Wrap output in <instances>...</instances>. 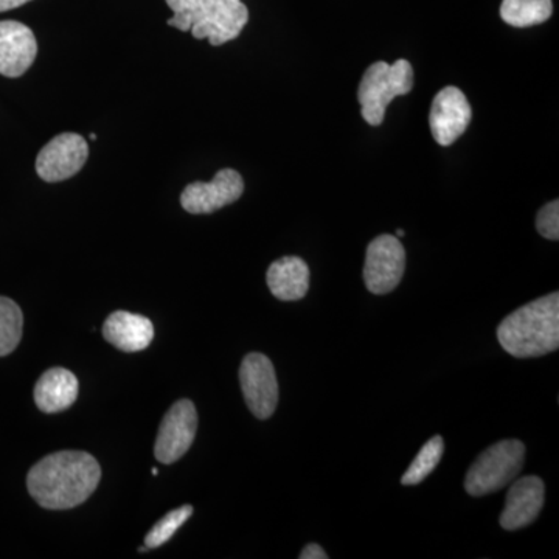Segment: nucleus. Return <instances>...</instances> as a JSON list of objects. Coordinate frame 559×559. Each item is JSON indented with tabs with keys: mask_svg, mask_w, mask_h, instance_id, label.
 Instances as JSON below:
<instances>
[{
	"mask_svg": "<svg viewBox=\"0 0 559 559\" xmlns=\"http://www.w3.org/2000/svg\"><path fill=\"white\" fill-rule=\"evenodd\" d=\"M536 230L547 240L558 241L559 238V201L544 205L536 216Z\"/></svg>",
	"mask_w": 559,
	"mask_h": 559,
	"instance_id": "21",
	"label": "nucleus"
},
{
	"mask_svg": "<svg viewBox=\"0 0 559 559\" xmlns=\"http://www.w3.org/2000/svg\"><path fill=\"white\" fill-rule=\"evenodd\" d=\"M266 282L275 299L297 301L310 289V267L299 257H283L271 264Z\"/></svg>",
	"mask_w": 559,
	"mask_h": 559,
	"instance_id": "16",
	"label": "nucleus"
},
{
	"mask_svg": "<svg viewBox=\"0 0 559 559\" xmlns=\"http://www.w3.org/2000/svg\"><path fill=\"white\" fill-rule=\"evenodd\" d=\"M24 316L16 301L0 297V358L9 356L22 340Z\"/></svg>",
	"mask_w": 559,
	"mask_h": 559,
	"instance_id": "18",
	"label": "nucleus"
},
{
	"mask_svg": "<svg viewBox=\"0 0 559 559\" xmlns=\"http://www.w3.org/2000/svg\"><path fill=\"white\" fill-rule=\"evenodd\" d=\"M300 559H326L329 555L326 551L319 546V544H308L304 550H301Z\"/></svg>",
	"mask_w": 559,
	"mask_h": 559,
	"instance_id": "22",
	"label": "nucleus"
},
{
	"mask_svg": "<svg viewBox=\"0 0 559 559\" xmlns=\"http://www.w3.org/2000/svg\"><path fill=\"white\" fill-rule=\"evenodd\" d=\"M525 447L520 440H502L481 452L465 477L469 496L491 495L516 479L524 468Z\"/></svg>",
	"mask_w": 559,
	"mask_h": 559,
	"instance_id": "5",
	"label": "nucleus"
},
{
	"mask_svg": "<svg viewBox=\"0 0 559 559\" xmlns=\"http://www.w3.org/2000/svg\"><path fill=\"white\" fill-rule=\"evenodd\" d=\"M90 157L86 140L75 132H64L51 139L36 159V173L46 182L70 179L84 167Z\"/></svg>",
	"mask_w": 559,
	"mask_h": 559,
	"instance_id": "9",
	"label": "nucleus"
},
{
	"mask_svg": "<svg viewBox=\"0 0 559 559\" xmlns=\"http://www.w3.org/2000/svg\"><path fill=\"white\" fill-rule=\"evenodd\" d=\"M175 13L167 21L170 27L191 32L193 38L209 39L218 47L238 38L249 21L242 0H167Z\"/></svg>",
	"mask_w": 559,
	"mask_h": 559,
	"instance_id": "3",
	"label": "nucleus"
},
{
	"mask_svg": "<svg viewBox=\"0 0 559 559\" xmlns=\"http://www.w3.org/2000/svg\"><path fill=\"white\" fill-rule=\"evenodd\" d=\"M151 473L154 474V476H157V474H159V471H157L156 468H154L153 471H151Z\"/></svg>",
	"mask_w": 559,
	"mask_h": 559,
	"instance_id": "25",
	"label": "nucleus"
},
{
	"mask_svg": "<svg viewBox=\"0 0 559 559\" xmlns=\"http://www.w3.org/2000/svg\"><path fill=\"white\" fill-rule=\"evenodd\" d=\"M414 87V69L407 60L393 64L374 62L364 73L359 84L358 100L362 119L371 127H380L384 121L385 109L393 98L407 95Z\"/></svg>",
	"mask_w": 559,
	"mask_h": 559,
	"instance_id": "4",
	"label": "nucleus"
},
{
	"mask_svg": "<svg viewBox=\"0 0 559 559\" xmlns=\"http://www.w3.org/2000/svg\"><path fill=\"white\" fill-rule=\"evenodd\" d=\"M80 382L70 370L53 367L35 385V403L44 414H60L79 400Z\"/></svg>",
	"mask_w": 559,
	"mask_h": 559,
	"instance_id": "15",
	"label": "nucleus"
},
{
	"mask_svg": "<svg viewBox=\"0 0 559 559\" xmlns=\"http://www.w3.org/2000/svg\"><path fill=\"white\" fill-rule=\"evenodd\" d=\"M103 337L121 352H142L148 348L154 340L153 322L145 316L116 311L106 319Z\"/></svg>",
	"mask_w": 559,
	"mask_h": 559,
	"instance_id": "14",
	"label": "nucleus"
},
{
	"mask_svg": "<svg viewBox=\"0 0 559 559\" xmlns=\"http://www.w3.org/2000/svg\"><path fill=\"white\" fill-rule=\"evenodd\" d=\"M406 270V250L396 237L381 235L370 242L364 264V282L377 296L392 293Z\"/></svg>",
	"mask_w": 559,
	"mask_h": 559,
	"instance_id": "6",
	"label": "nucleus"
},
{
	"mask_svg": "<svg viewBox=\"0 0 559 559\" xmlns=\"http://www.w3.org/2000/svg\"><path fill=\"white\" fill-rule=\"evenodd\" d=\"M546 487L536 476L521 477L513 480L509 495H507L506 509L500 514L502 528L514 532L527 527L539 516L544 507Z\"/></svg>",
	"mask_w": 559,
	"mask_h": 559,
	"instance_id": "13",
	"label": "nucleus"
},
{
	"mask_svg": "<svg viewBox=\"0 0 559 559\" xmlns=\"http://www.w3.org/2000/svg\"><path fill=\"white\" fill-rule=\"evenodd\" d=\"M191 514H193V507L191 506H182L165 514V516L150 530L145 538V546L148 547V549H157V547L164 546V544L168 543V540L173 538V535L190 520Z\"/></svg>",
	"mask_w": 559,
	"mask_h": 559,
	"instance_id": "20",
	"label": "nucleus"
},
{
	"mask_svg": "<svg viewBox=\"0 0 559 559\" xmlns=\"http://www.w3.org/2000/svg\"><path fill=\"white\" fill-rule=\"evenodd\" d=\"M27 2H31V0H0V13L17 9V7L24 5Z\"/></svg>",
	"mask_w": 559,
	"mask_h": 559,
	"instance_id": "23",
	"label": "nucleus"
},
{
	"mask_svg": "<svg viewBox=\"0 0 559 559\" xmlns=\"http://www.w3.org/2000/svg\"><path fill=\"white\" fill-rule=\"evenodd\" d=\"M38 55L35 33L17 21H0V75L17 79Z\"/></svg>",
	"mask_w": 559,
	"mask_h": 559,
	"instance_id": "12",
	"label": "nucleus"
},
{
	"mask_svg": "<svg viewBox=\"0 0 559 559\" xmlns=\"http://www.w3.org/2000/svg\"><path fill=\"white\" fill-rule=\"evenodd\" d=\"M404 235H406V231H404L403 229L396 230V238L404 237Z\"/></svg>",
	"mask_w": 559,
	"mask_h": 559,
	"instance_id": "24",
	"label": "nucleus"
},
{
	"mask_svg": "<svg viewBox=\"0 0 559 559\" xmlns=\"http://www.w3.org/2000/svg\"><path fill=\"white\" fill-rule=\"evenodd\" d=\"M245 180L240 173L224 168L212 182H193L180 194V204L191 215H209L234 204L242 197Z\"/></svg>",
	"mask_w": 559,
	"mask_h": 559,
	"instance_id": "10",
	"label": "nucleus"
},
{
	"mask_svg": "<svg viewBox=\"0 0 559 559\" xmlns=\"http://www.w3.org/2000/svg\"><path fill=\"white\" fill-rule=\"evenodd\" d=\"M500 347L518 359L539 358L559 347V294H547L511 312L498 329Z\"/></svg>",
	"mask_w": 559,
	"mask_h": 559,
	"instance_id": "2",
	"label": "nucleus"
},
{
	"mask_svg": "<svg viewBox=\"0 0 559 559\" xmlns=\"http://www.w3.org/2000/svg\"><path fill=\"white\" fill-rule=\"evenodd\" d=\"M198 429V412L190 400H180L173 404L162 419L157 433L154 455L164 465H171L187 454L193 444Z\"/></svg>",
	"mask_w": 559,
	"mask_h": 559,
	"instance_id": "8",
	"label": "nucleus"
},
{
	"mask_svg": "<svg viewBox=\"0 0 559 559\" xmlns=\"http://www.w3.org/2000/svg\"><path fill=\"white\" fill-rule=\"evenodd\" d=\"M473 109L459 87L448 86L436 95L429 112V127L441 146H450L469 127Z\"/></svg>",
	"mask_w": 559,
	"mask_h": 559,
	"instance_id": "11",
	"label": "nucleus"
},
{
	"mask_svg": "<svg viewBox=\"0 0 559 559\" xmlns=\"http://www.w3.org/2000/svg\"><path fill=\"white\" fill-rule=\"evenodd\" d=\"M240 382L252 415L259 419L271 418L278 403L277 374L271 359L261 353H249L241 362Z\"/></svg>",
	"mask_w": 559,
	"mask_h": 559,
	"instance_id": "7",
	"label": "nucleus"
},
{
	"mask_svg": "<svg viewBox=\"0 0 559 559\" xmlns=\"http://www.w3.org/2000/svg\"><path fill=\"white\" fill-rule=\"evenodd\" d=\"M554 13L551 0H502L500 17L516 28L533 27L549 21Z\"/></svg>",
	"mask_w": 559,
	"mask_h": 559,
	"instance_id": "17",
	"label": "nucleus"
},
{
	"mask_svg": "<svg viewBox=\"0 0 559 559\" xmlns=\"http://www.w3.org/2000/svg\"><path fill=\"white\" fill-rule=\"evenodd\" d=\"M443 451L444 441L440 436L426 441L425 447L419 450L417 457L411 463L409 469L401 477V484L412 487V485H418L428 479L429 474L439 466Z\"/></svg>",
	"mask_w": 559,
	"mask_h": 559,
	"instance_id": "19",
	"label": "nucleus"
},
{
	"mask_svg": "<svg viewBox=\"0 0 559 559\" xmlns=\"http://www.w3.org/2000/svg\"><path fill=\"white\" fill-rule=\"evenodd\" d=\"M100 479V465L91 454L60 451L39 460L28 471L27 488L43 509L70 510L86 502Z\"/></svg>",
	"mask_w": 559,
	"mask_h": 559,
	"instance_id": "1",
	"label": "nucleus"
}]
</instances>
